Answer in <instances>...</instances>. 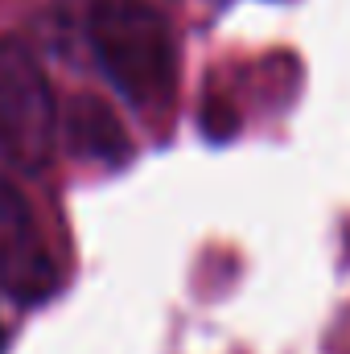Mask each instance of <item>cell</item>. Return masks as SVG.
<instances>
[{"label": "cell", "mask_w": 350, "mask_h": 354, "mask_svg": "<svg viewBox=\"0 0 350 354\" xmlns=\"http://www.w3.org/2000/svg\"><path fill=\"white\" fill-rule=\"evenodd\" d=\"M87 41L99 71L128 103H165L177 83V46L169 21L149 0H95Z\"/></svg>", "instance_id": "1"}, {"label": "cell", "mask_w": 350, "mask_h": 354, "mask_svg": "<svg viewBox=\"0 0 350 354\" xmlns=\"http://www.w3.org/2000/svg\"><path fill=\"white\" fill-rule=\"evenodd\" d=\"M58 107L42 62L17 37L0 41V161L21 174H42L54 157Z\"/></svg>", "instance_id": "2"}, {"label": "cell", "mask_w": 350, "mask_h": 354, "mask_svg": "<svg viewBox=\"0 0 350 354\" xmlns=\"http://www.w3.org/2000/svg\"><path fill=\"white\" fill-rule=\"evenodd\" d=\"M54 284L58 272L29 202L8 177H0V288L21 305H37L54 292Z\"/></svg>", "instance_id": "3"}, {"label": "cell", "mask_w": 350, "mask_h": 354, "mask_svg": "<svg viewBox=\"0 0 350 354\" xmlns=\"http://www.w3.org/2000/svg\"><path fill=\"white\" fill-rule=\"evenodd\" d=\"M66 140L87 161L120 165L128 157V132H124L120 115L95 95H75L71 99V107H66Z\"/></svg>", "instance_id": "4"}, {"label": "cell", "mask_w": 350, "mask_h": 354, "mask_svg": "<svg viewBox=\"0 0 350 354\" xmlns=\"http://www.w3.org/2000/svg\"><path fill=\"white\" fill-rule=\"evenodd\" d=\"M0 346H4V330H0Z\"/></svg>", "instance_id": "5"}]
</instances>
